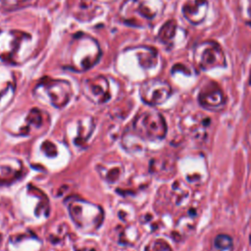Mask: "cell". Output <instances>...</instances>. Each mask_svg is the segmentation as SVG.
<instances>
[{
  "label": "cell",
  "mask_w": 251,
  "mask_h": 251,
  "mask_svg": "<svg viewBox=\"0 0 251 251\" xmlns=\"http://www.w3.org/2000/svg\"><path fill=\"white\" fill-rule=\"evenodd\" d=\"M138 136L134 135H125L123 138V146L127 150V151H140L142 149L141 145L142 143L138 140Z\"/></svg>",
  "instance_id": "cell-13"
},
{
  "label": "cell",
  "mask_w": 251,
  "mask_h": 251,
  "mask_svg": "<svg viewBox=\"0 0 251 251\" xmlns=\"http://www.w3.org/2000/svg\"><path fill=\"white\" fill-rule=\"evenodd\" d=\"M75 251H96L94 248H90L89 246H82L80 248H75Z\"/></svg>",
  "instance_id": "cell-18"
},
{
  "label": "cell",
  "mask_w": 251,
  "mask_h": 251,
  "mask_svg": "<svg viewBox=\"0 0 251 251\" xmlns=\"http://www.w3.org/2000/svg\"><path fill=\"white\" fill-rule=\"evenodd\" d=\"M172 94L170 84L161 79H150L145 81L140 87V97L142 101L150 106L164 103Z\"/></svg>",
  "instance_id": "cell-4"
},
{
  "label": "cell",
  "mask_w": 251,
  "mask_h": 251,
  "mask_svg": "<svg viewBox=\"0 0 251 251\" xmlns=\"http://www.w3.org/2000/svg\"><path fill=\"white\" fill-rule=\"evenodd\" d=\"M38 86L42 87L50 103L56 108L64 107L69 102L72 95L71 85L68 81L65 80L51 79L47 82H43Z\"/></svg>",
  "instance_id": "cell-5"
},
{
  "label": "cell",
  "mask_w": 251,
  "mask_h": 251,
  "mask_svg": "<svg viewBox=\"0 0 251 251\" xmlns=\"http://www.w3.org/2000/svg\"><path fill=\"white\" fill-rule=\"evenodd\" d=\"M22 164L18 160H5L0 162V183L11 182L21 175Z\"/></svg>",
  "instance_id": "cell-9"
},
{
  "label": "cell",
  "mask_w": 251,
  "mask_h": 251,
  "mask_svg": "<svg viewBox=\"0 0 251 251\" xmlns=\"http://www.w3.org/2000/svg\"><path fill=\"white\" fill-rule=\"evenodd\" d=\"M198 101L202 107L208 110H220L226 104V96L215 81H209L200 90Z\"/></svg>",
  "instance_id": "cell-6"
},
{
  "label": "cell",
  "mask_w": 251,
  "mask_h": 251,
  "mask_svg": "<svg viewBox=\"0 0 251 251\" xmlns=\"http://www.w3.org/2000/svg\"><path fill=\"white\" fill-rule=\"evenodd\" d=\"M246 9H247V13L249 15V18L251 20V0H247V8ZM248 25H251V21L248 22Z\"/></svg>",
  "instance_id": "cell-19"
},
{
  "label": "cell",
  "mask_w": 251,
  "mask_h": 251,
  "mask_svg": "<svg viewBox=\"0 0 251 251\" xmlns=\"http://www.w3.org/2000/svg\"><path fill=\"white\" fill-rule=\"evenodd\" d=\"M41 148L43 152L49 157H54L57 155V147L50 141H45L44 143H42Z\"/></svg>",
  "instance_id": "cell-16"
},
{
  "label": "cell",
  "mask_w": 251,
  "mask_h": 251,
  "mask_svg": "<svg viewBox=\"0 0 251 251\" xmlns=\"http://www.w3.org/2000/svg\"><path fill=\"white\" fill-rule=\"evenodd\" d=\"M99 174L108 181V182H115L117 181L121 175L123 174V167L119 164L113 165H103L99 166Z\"/></svg>",
  "instance_id": "cell-11"
},
{
  "label": "cell",
  "mask_w": 251,
  "mask_h": 251,
  "mask_svg": "<svg viewBox=\"0 0 251 251\" xmlns=\"http://www.w3.org/2000/svg\"><path fill=\"white\" fill-rule=\"evenodd\" d=\"M25 122H26V125L21 128V129H25V132H28L31 126H33L35 128L40 127L43 124L42 113L38 109H32L28 113Z\"/></svg>",
  "instance_id": "cell-12"
},
{
  "label": "cell",
  "mask_w": 251,
  "mask_h": 251,
  "mask_svg": "<svg viewBox=\"0 0 251 251\" xmlns=\"http://www.w3.org/2000/svg\"><path fill=\"white\" fill-rule=\"evenodd\" d=\"M133 127L138 135L151 140L163 139L167 133L166 122L156 111H146L136 116Z\"/></svg>",
  "instance_id": "cell-2"
},
{
  "label": "cell",
  "mask_w": 251,
  "mask_h": 251,
  "mask_svg": "<svg viewBox=\"0 0 251 251\" xmlns=\"http://www.w3.org/2000/svg\"><path fill=\"white\" fill-rule=\"evenodd\" d=\"M84 92L95 103H104L110 98L109 84L103 76L87 79L84 82Z\"/></svg>",
  "instance_id": "cell-7"
},
{
  "label": "cell",
  "mask_w": 251,
  "mask_h": 251,
  "mask_svg": "<svg viewBox=\"0 0 251 251\" xmlns=\"http://www.w3.org/2000/svg\"><path fill=\"white\" fill-rule=\"evenodd\" d=\"M145 251H172L171 246L163 239H155L147 244Z\"/></svg>",
  "instance_id": "cell-14"
},
{
  "label": "cell",
  "mask_w": 251,
  "mask_h": 251,
  "mask_svg": "<svg viewBox=\"0 0 251 251\" xmlns=\"http://www.w3.org/2000/svg\"><path fill=\"white\" fill-rule=\"evenodd\" d=\"M68 207L72 220L84 232H93L103 222L104 213L97 205L84 200L74 199L69 202Z\"/></svg>",
  "instance_id": "cell-1"
},
{
  "label": "cell",
  "mask_w": 251,
  "mask_h": 251,
  "mask_svg": "<svg viewBox=\"0 0 251 251\" xmlns=\"http://www.w3.org/2000/svg\"><path fill=\"white\" fill-rule=\"evenodd\" d=\"M194 61L203 71L215 68H225L226 60L221 46L213 40H206L194 47Z\"/></svg>",
  "instance_id": "cell-3"
},
{
  "label": "cell",
  "mask_w": 251,
  "mask_h": 251,
  "mask_svg": "<svg viewBox=\"0 0 251 251\" xmlns=\"http://www.w3.org/2000/svg\"><path fill=\"white\" fill-rule=\"evenodd\" d=\"M214 244L219 249H230L232 246V239L229 235L226 234H219L216 236L214 240Z\"/></svg>",
  "instance_id": "cell-15"
},
{
  "label": "cell",
  "mask_w": 251,
  "mask_h": 251,
  "mask_svg": "<svg viewBox=\"0 0 251 251\" xmlns=\"http://www.w3.org/2000/svg\"><path fill=\"white\" fill-rule=\"evenodd\" d=\"M20 1H22V0H0V2H2L5 5H10V4L11 5H16Z\"/></svg>",
  "instance_id": "cell-17"
},
{
  "label": "cell",
  "mask_w": 251,
  "mask_h": 251,
  "mask_svg": "<svg viewBox=\"0 0 251 251\" xmlns=\"http://www.w3.org/2000/svg\"><path fill=\"white\" fill-rule=\"evenodd\" d=\"M250 83H251V74H250Z\"/></svg>",
  "instance_id": "cell-20"
},
{
  "label": "cell",
  "mask_w": 251,
  "mask_h": 251,
  "mask_svg": "<svg viewBox=\"0 0 251 251\" xmlns=\"http://www.w3.org/2000/svg\"><path fill=\"white\" fill-rule=\"evenodd\" d=\"M208 0H187L182 6L183 17L192 25L201 24L208 12Z\"/></svg>",
  "instance_id": "cell-8"
},
{
  "label": "cell",
  "mask_w": 251,
  "mask_h": 251,
  "mask_svg": "<svg viewBox=\"0 0 251 251\" xmlns=\"http://www.w3.org/2000/svg\"><path fill=\"white\" fill-rule=\"evenodd\" d=\"M178 29L179 28H178L176 23L174 20H170V21L166 22L163 25V26L160 28L158 38L162 43L171 47L174 44V41L176 37Z\"/></svg>",
  "instance_id": "cell-10"
}]
</instances>
